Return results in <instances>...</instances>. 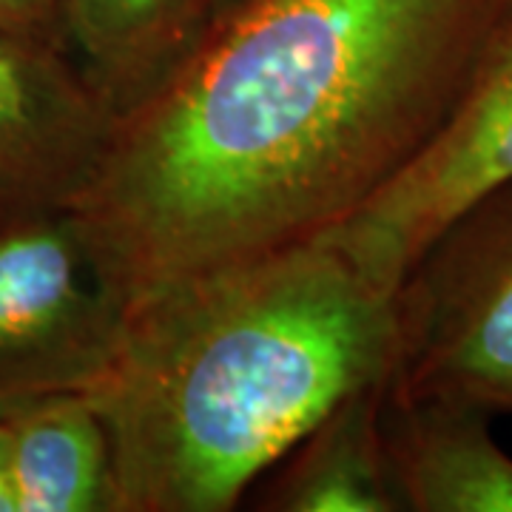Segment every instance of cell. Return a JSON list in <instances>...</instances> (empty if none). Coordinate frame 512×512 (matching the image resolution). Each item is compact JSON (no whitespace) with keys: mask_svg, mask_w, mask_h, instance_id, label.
<instances>
[{"mask_svg":"<svg viewBox=\"0 0 512 512\" xmlns=\"http://www.w3.org/2000/svg\"><path fill=\"white\" fill-rule=\"evenodd\" d=\"M0 512H18V495H15V481H12V467H9L3 421H0Z\"/></svg>","mask_w":512,"mask_h":512,"instance_id":"12","label":"cell"},{"mask_svg":"<svg viewBox=\"0 0 512 512\" xmlns=\"http://www.w3.org/2000/svg\"><path fill=\"white\" fill-rule=\"evenodd\" d=\"M131 299L72 205L0 225V402L83 390L117 356Z\"/></svg>","mask_w":512,"mask_h":512,"instance_id":"4","label":"cell"},{"mask_svg":"<svg viewBox=\"0 0 512 512\" xmlns=\"http://www.w3.org/2000/svg\"><path fill=\"white\" fill-rule=\"evenodd\" d=\"M114 120L66 43L0 32V225L74 205Z\"/></svg>","mask_w":512,"mask_h":512,"instance_id":"6","label":"cell"},{"mask_svg":"<svg viewBox=\"0 0 512 512\" xmlns=\"http://www.w3.org/2000/svg\"><path fill=\"white\" fill-rule=\"evenodd\" d=\"M512 177V3L470 83L416 160L353 217L325 231L384 291L470 202Z\"/></svg>","mask_w":512,"mask_h":512,"instance_id":"5","label":"cell"},{"mask_svg":"<svg viewBox=\"0 0 512 512\" xmlns=\"http://www.w3.org/2000/svg\"><path fill=\"white\" fill-rule=\"evenodd\" d=\"M237 0H211V9H214V15L222 12V9H228V6H234Z\"/></svg>","mask_w":512,"mask_h":512,"instance_id":"13","label":"cell"},{"mask_svg":"<svg viewBox=\"0 0 512 512\" xmlns=\"http://www.w3.org/2000/svg\"><path fill=\"white\" fill-rule=\"evenodd\" d=\"M387 390L512 419V177L470 202L393 293Z\"/></svg>","mask_w":512,"mask_h":512,"instance_id":"3","label":"cell"},{"mask_svg":"<svg viewBox=\"0 0 512 512\" xmlns=\"http://www.w3.org/2000/svg\"><path fill=\"white\" fill-rule=\"evenodd\" d=\"M387 382L350 393L268 470L259 495L276 512H399L382 407Z\"/></svg>","mask_w":512,"mask_h":512,"instance_id":"9","label":"cell"},{"mask_svg":"<svg viewBox=\"0 0 512 512\" xmlns=\"http://www.w3.org/2000/svg\"><path fill=\"white\" fill-rule=\"evenodd\" d=\"M396 305L325 234L131 302L89 390L123 512H228L350 393L390 379Z\"/></svg>","mask_w":512,"mask_h":512,"instance_id":"2","label":"cell"},{"mask_svg":"<svg viewBox=\"0 0 512 512\" xmlns=\"http://www.w3.org/2000/svg\"><path fill=\"white\" fill-rule=\"evenodd\" d=\"M512 0H237L131 109L74 211L123 291L313 239L416 160Z\"/></svg>","mask_w":512,"mask_h":512,"instance_id":"1","label":"cell"},{"mask_svg":"<svg viewBox=\"0 0 512 512\" xmlns=\"http://www.w3.org/2000/svg\"><path fill=\"white\" fill-rule=\"evenodd\" d=\"M18 512H123L106 421L83 390L0 402Z\"/></svg>","mask_w":512,"mask_h":512,"instance_id":"8","label":"cell"},{"mask_svg":"<svg viewBox=\"0 0 512 512\" xmlns=\"http://www.w3.org/2000/svg\"><path fill=\"white\" fill-rule=\"evenodd\" d=\"M211 18V0H63L66 43L117 114L188 55Z\"/></svg>","mask_w":512,"mask_h":512,"instance_id":"10","label":"cell"},{"mask_svg":"<svg viewBox=\"0 0 512 512\" xmlns=\"http://www.w3.org/2000/svg\"><path fill=\"white\" fill-rule=\"evenodd\" d=\"M490 421L476 404L384 390V447L399 512H512V456Z\"/></svg>","mask_w":512,"mask_h":512,"instance_id":"7","label":"cell"},{"mask_svg":"<svg viewBox=\"0 0 512 512\" xmlns=\"http://www.w3.org/2000/svg\"><path fill=\"white\" fill-rule=\"evenodd\" d=\"M0 32L66 43L63 0H0Z\"/></svg>","mask_w":512,"mask_h":512,"instance_id":"11","label":"cell"}]
</instances>
